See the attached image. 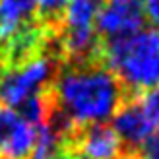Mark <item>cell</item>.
I'll return each instance as SVG.
<instances>
[{
  "instance_id": "obj_1",
  "label": "cell",
  "mask_w": 159,
  "mask_h": 159,
  "mask_svg": "<svg viewBox=\"0 0 159 159\" xmlns=\"http://www.w3.org/2000/svg\"><path fill=\"white\" fill-rule=\"evenodd\" d=\"M51 95L57 109L76 126L105 122L132 97L101 60L62 64L51 85Z\"/></svg>"
},
{
  "instance_id": "obj_2",
  "label": "cell",
  "mask_w": 159,
  "mask_h": 159,
  "mask_svg": "<svg viewBox=\"0 0 159 159\" xmlns=\"http://www.w3.org/2000/svg\"><path fill=\"white\" fill-rule=\"evenodd\" d=\"M101 62L113 70L130 95L159 87V27L118 41H99Z\"/></svg>"
},
{
  "instance_id": "obj_3",
  "label": "cell",
  "mask_w": 159,
  "mask_h": 159,
  "mask_svg": "<svg viewBox=\"0 0 159 159\" xmlns=\"http://www.w3.org/2000/svg\"><path fill=\"white\" fill-rule=\"evenodd\" d=\"M144 0H105L95 21V31L101 43L128 39L146 25Z\"/></svg>"
},
{
  "instance_id": "obj_4",
  "label": "cell",
  "mask_w": 159,
  "mask_h": 159,
  "mask_svg": "<svg viewBox=\"0 0 159 159\" xmlns=\"http://www.w3.org/2000/svg\"><path fill=\"white\" fill-rule=\"evenodd\" d=\"M64 149L78 159H122V146L113 126L107 122L76 126L66 140Z\"/></svg>"
},
{
  "instance_id": "obj_5",
  "label": "cell",
  "mask_w": 159,
  "mask_h": 159,
  "mask_svg": "<svg viewBox=\"0 0 159 159\" xmlns=\"http://www.w3.org/2000/svg\"><path fill=\"white\" fill-rule=\"evenodd\" d=\"M37 128L14 109L0 105V159H31Z\"/></svg>"
},
{
  "instance_id": "obj_6",
  "label": "cell",
  "mask_w": 159,
  "mask_h": 159,
  "mask_svg": "<svg viewBox=\"0 0 159 159\" xmlns=\"http://www.w3.org/2000/svg\"><path fill=\"white\" fill-rule=\"evenodd\" d=\"M111 126H113L116 138L122 146V155L132 153L148 136H152L155 132L146 120V116L136 101V95L128 97L118 107V111L113 115V124Z\"/></svg>"
},
{
  "instance_id": "obj_7",
  "label": "cell",
  "mask_w": 159,
  "mask_h": 159,
  "mask_svg": "<svg viewBox=\"0 0 159 159\" xmlns=\"http://www.w3.org/2000/svg\"><path fill=\"white\" fill-rule=\"evenodd\" d=\"M39 0H0V49L18 29L35 21Z\"/></svg>"
},
{
  "instance_id": "obj_8",
  "label": "cell",
  "mask_w": 159,
  "mask_h": 159,
  "mask_svg": "<svg viewBox=\"0 0 159 159\" xmlns=\"http://www.w3.org/2000/svg\"><path fill=\"white\" fill-rule=\"evenodd\" d=\"M68 8V0H39L35 10V21L49 31H58L62 27Z\"/></svg>"
},
{
  "instance_id": "obj_9",
  "label": "cell",
  "mask_w": 159,
  "mask_h": 159,
  "mask_svg": "<svg viewBox=\"0 0 159 159\" xmlns=\"http://www.w3.org/2000/svg\"><path fill=\"white\" fill-rule=\"evenodd\" d=\"M136 101H138L142 113L146 116V120L149 122V126L155 132H159V87L138 93Z\"/></svg>"
},
{
  "instance_id": "obj_10",
  "label": "cell",
  "mask_w": 159,
  "mask_h": 159,
  "mask_svg": "<svg viewBox=\"0 0 159 159\" xmlns=\"http://www.w3.org/2000/svg\"><path fill=\"white\" fill-rule=\"evenodd\" d=\"M130 159H159V132L148 136L132 153H124Z\"/></svg>"
},
{
  "instance_id": "obj_11",
  "label": "cell",
  "mask_w": 159,
  "mask_h": 159,
  "mask_svg": "<svg viewBox=\"0 0 159 159\" xmlns=\"http://www.w3.org/2000/svg\"><path fill=\"white\" fill-rule=\"evenodd\" d=\"M144 10L148 21H152L153 27H159V0H144Z\"/></svg>"
},
{
  "instance_id": "obj_12",
  "label": "cell",
  "mask_w": 159,
  "mask_h": 159,
  "mask_svg": "<svg viewBox=\"0 0 159 159\" xmlns=\"http://www.w3.org/2000/svg\"><path fill=\"white\" fill-rule=\"evenodd\" d=\"M54 159H78V157H76L74 153H70V152H66V149H64V152H60Z\"/></svg>"
},
{
  "instance_id": "obj_13",
  "label": "cell",
  "mask_w": 159,
  "mask_h": 159,
  "mask_svg": "<svg viewBox=\"0 0 159 159\" xmlns=\"http://www.w3.org/2000/svg\"><path fill=\"white\" fill-rule=\"evenodd\" d=\"M122 159H130V157H126V155H122Z\"/></svg>"
},
{
  "instance_id": "obj_14",
  "label": "cell",
  "mask_w": 159,
  "mask_h": 159,
  "mask_svg": "<svg viewBox=\"0 0 159 159\" xmlns=\"http://www.w3.org/2000/svg\"><path fill=\"white\" fill-rule=\"evenodd\" d=\"M126 157H128V155H126Z\"/></svg>"
}]
</instances>
